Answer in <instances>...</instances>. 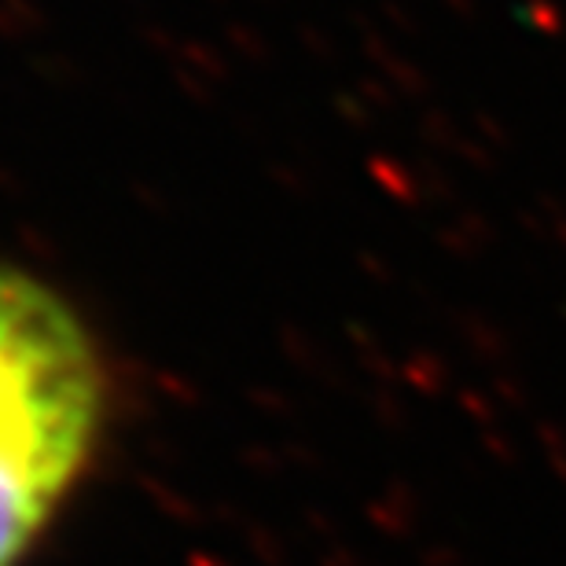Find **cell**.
<instances>
[{
    "mask_svg": "<svg viewBox=\"0 0 566 566\" xmlns=\"http://www.w3.org/2000/svg\"><path fill=\"white\" fill-rule=\"evenodd\" d=\"M96 349L60 294L0 265V566H15L99 427Z\"/></svg>",
    "mask_w": 566,
    "mask_h": 566,
    "instance_id": "1",
    "label": "cell"
}]
</instances>
